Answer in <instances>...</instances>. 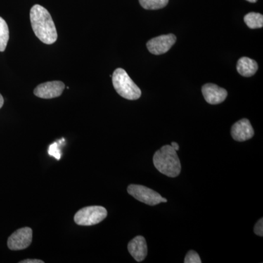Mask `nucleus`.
Here are the masks:
<instances>
[{"label": "nucleus", "instance_id": "nucleus-19", "mask_svg": "<svg viewBox=\"0 0 263 263\" xmlns=\"http://www.w3.org/2000/svg\"><path fill=\"white\" fill-rule=\"evenodd\" d=\"M20 263H44V261L37 259H27L20 261Z\"/></svg>", "mask_w": 263, "mask_h": 263}, {"label": "nucleus", "instance_id": "nucleus-21", "mask_svg": "<svg viewBox=\"0 0 263 263\" xmlns=\"http://www.w3.org/2000/svg\"><path fill=\"white\" fill-rule=\"evenodd\" d=\"M3 105H4V98H3V95L0 94V109L2 108Z\"/></svg>", "mask_w": 263, "mask_h": 263}, {"label": "nucleus", "instance_id": "nucleus-12", "mask_svg": "<svg viewBox=\"0 0 263 263\" xmlns=\"http://www.w3.org/2000/svg\"><path fill=\"white\" fill-rule=\"evenodd\" d=\"M237 70L243 77H251L258 70L257 62L248 57H241L237 63Z\"/></svg>", "mask_w": 263, "mask_h": 263}, {"label": "nucleus", "instance_id": "nucleus-8", "mask_svg": "<svg viewBox=\"0 0 263 263\" xmlns=\"http://www.w3.org/2000/svg\"><path fill=\"white\" fill-rule=\"evenodd\" d=\"M65 85L60 81H49L38 85L34 90V94L37 98L52 99L61 96Z\"/></svg>", "mask_w": 263, "mask_h": 263}, {"label": "nucleus", "instance_id": "nucleus-14", "mask_svg": "<svg viewBox=\"0 0 263 263\" xmlns=\"http://www.w3.org/2000/svg\"><path fill=\"white\" fill-rule=\"evenodd\" d=\"M9 41V29L6 22L0 17V51H5Z\"/></svg>", "mask_w": 263, "mask_h": 263}, {"label": "nucleus", "instance_id": "nucleus-5", "mask_svg": "<svg viewBox=\"0 0 263 263\" xmlns=\"http://www.w3.org/2000/svg\"><path fill=\"white\" fill-rule=\"evenodd\" d=\"M127 192L138 201L148 205H156L161 202H167V199L161 196L160 194L155 190L142 185L130 184L127 187Z\"/></svg>", "mask_w": 263, "mask_h": 263}, {"label": "nucleus", "instance_id": "nucleus-9", "mask_svg": "<svg viewBox=\"0 0 263 263\" xmlns=\"http://www.w3.org/2000/svg\"><path fill=\"white\" fill-rule=\"evenodd\" d=\"M202 92L208 103L217 105L223 103L228 97V91L214 84H206L202 87Z\"/></svg>", "mask_w": 263, "mask_h": 263}, {"label": "nucleus", "instance_id": "nucleus-4", "mask_svg": "<svg viewBox=\"0 0 263 263\" xmlns=\"http://www.w3.org/2000/svg\"><path fill=\"white\" fill-rule=\"evenodd\" d=\"M108 212L103 206L92 205L80 209L74 216L76 224L80 226H92L103 221Z\"/></svg>", "mask_w": 263, "mask_h": 263}, {"label": "nucleus", "instance_id": "nucleus-20", "mask_svg": "<svg viewBox=\"0 0 263 263\" xmlns=\"http://www.w3.org/2000/svg\"><path fill=\"white\" fill-rule=\"evenodd\" d=\"M171 146H172L173 148H174L175 151H176V152L179 150V144H178L177 143H176V142H172V143H171Z\"/></svg>", "mask_w": 263, "mask_h": 263}, {"label": "nucleus", "instance_id": "nucleus-18", "mask_svg": "<svg viewBox=\"0 0 263 263\" xmlns=\"http://www.w3.org/2000/svg\"><path fill=\"white\" fill-rule=\"evenodd\" d=\"M254 232L256 235L262 237L263 235V220L262 219H259L254 226Z\"/></svg>", "mask_w": 263, "mask_h": 263}, {"label": "nucleus", "instance_id": "nucleus-15", "mask_svg": "<svg viewBox=\"0 0 263 263\" xmlns=\"http://www.w3.org/2000/svg\"><path fill=\"white\" fill-rule=\"evenodd\" d=\"M140 4L146 10H159L168 4L169 0H139Z\"/></svg>", "mask_w": 263, "mask_h": 263}, {"label": "nucleus", "instance_id": "nucleus-11", "mask_svg": "<svg viewBox=\"0 0 263 263\" xmlns=\"http://www.w3.org/2000/svg\"><path fill=\"white\" fill-rule=\"evenodd\" d=\"M127 248L129 254L137 262H142L144 260L148 253L146 240L144 237L141 235L135 237L133 240H131L128 243Z\"/></svg>", "mask_w": 263, "mask_h": 263}, {"label": "nucleus", "instance_id": "nucleus-2", "mask_svg": "<svg viewBox=\"0 0 263 263\" xmlns=\"http://www.w3.org/2000/svg\"><path fill=\"white\" fill-rule=\"evenodd\" d=\"M153 162L157 171L168 177H177L181 173V165L179 156L171 145L162 146L156 152Z\"/></svg>", "mask_w": 263, "mask_h": 263}, {"label": "nucleus", "instance_id": "nucleus-6", "mask_svg": "<svg viewBox=\"0 0 263 263\" xmlns=\"http://www.w3.org/2000/svg\"><path fill=\"white\" fill-rule=\"evenodd\" d=\"M32 241V230L28 227L15 231L8 239V248L12 251L23 250L28 248Z\"/></svg>", "mask_w": 263, "mask_h": 263}, {"label": "nucleus", "instance_id": "nucleus-10", "mask_svg": "<svg viewBox=\"0 0 263 263\" xmlns=\"http://www.w3.org/2000/svg\"><path fill=\"white\" fill-rule=\"evenodd\" d=\"M231 135L235 141H248L254 136V131L250 122L247 119H242L233 124Z\"/></svg>", "mask_w": 263, "mask_h": 263}, {"label": "nucleus", "instance_id": "nucleus-16", "mask_svg": "<svg viewBox=\"0 0 263 263\" xmlns=\"http://www.w3.org/2000/svg\"><path fill=\"white\" fill-rule=\"evenodd\" d=\"M185 263H201L202 260L200 259V256L196 252L193 250H190L188 252L186 257L184 259Z\"/></svg>", "mask_w": 263, "mask_h": 263}, {"label": "nucleus", "instance_id": "nucleus-22", "mask_svg": "<svg viewBox=\"0 0 263 263\" xmlns=\"http://www.w3.org/2000/svg\"><path fill=\"white\" fill-rule=\"evenodd\" d=\"M247 1L249 2V3H255L257 1V0H247Z\"/></svg>", "mask_w": 263, "mask_h": 263}, {"label": "nucleus", "instance_id": "nucleus-1", "mask_svg": "<svg viewBox=\"0 0 263 263\" xmlns=\"http://www.w3.org/2000/svg\"><path fill=\"white\" fill-rule=\"evenodd\" d=\"M30 22L36 37L45 44L56 42L57 34L54 22L49 12L44 7L34 5L30 10Z\"/></svg>", "mask_w": 263, "mask_h": 263}, {"label": "nucleus", "instance_id": "nucleus-13", "mask_svg": "<svg viewBox=\"0 0 263 263\" xmlns=\"http://www.w3.org/2000/svg\"><path fill=\"white\" fill-rule=\"evenodd\" d=\"M245 22L249 28L254 29L263 27V15L260 13H249L245 16Z\"/></svg>", "mask_w": 263, "mask_h": 263}, {"label": "nucleus", "instance_id": "nucleus-7", "mask_svg": "<svg viewBox=\"0 0 263 263\" xmlns=\"http://www.w3.org/2000/svg\"><path fill=\"white\" fill-rule=\"evenodd\" d=\"M176 41V35L173 34H164L152 38L147 43L148 51L152 54L161 55L167 53Z\"/></svg>", "mask_w": 263, "mask_h": 263}, {"label": "nucleus", "instance_id": "nucleus-3", "mask_svg": "<svg viewBox=\"0 0 263 263\" xmlns=\"http://www.w3.org/2000/svg\"><path fill=\"white\" fill-rule=\"evenodd\" d=\"M114 89L122 98L136 100L141 98V91L124 69L117 68L112 76Z\"/></svg>", "mask_w": 263, "mask_h": 263}, {"label": "nucleus", "instance_id": "nucleus-17", "mask_svg": "<svg viewBox=\"0 0 263 263\" xmlns=\"http://www.w3.org/2000/svg\"><path fill=\"white\" fill-rule=\"evenodd\" d=\"M49 154L51 156L56 157L57 160H60V157H61V154L60 153V150H59L56 143H53L50 146Z\"/></svg>", "mask_w": 263, "mask_h": 263}]
</instances>
